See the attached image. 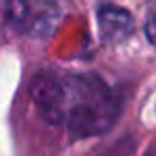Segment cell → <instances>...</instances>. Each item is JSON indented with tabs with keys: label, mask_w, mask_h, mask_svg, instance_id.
<instances>
[{
	"label": "cell",
	"mask_w": 156,
	"mask_h": 156,
	"mask_svg": "<svg viewBox=\"0 0 156 156\" xmlns=\"http://www.w3.org/2000/svg\"><path fill=\"white\" fill-rule=\"evenodd\" d=\"M30 96L45 122L75 139L105 135L122 111L115 90L90 73L43 71L32 79Z\"/></svg>",
	"instance_id": "1"
},
{
	"label": "cell",
	"mask_w": 156,
	"mask_h": 156,
	"mask_svg": "<svg viewBox=\"0 0 156 156\" xmlns=\"http://www.w3.org/2000/svg\"><path fill=\"white\" fill-rule=\"evenodd\" d=\"M98 28L107 43H122L135 32V20L126 9L103 5L98 9Z\"/></svg>",
	"instance_id": "2"
},
{
	"label": "cell",
	"mask_w": 156,
	"mask_h": 156,
	"mask_svg": "<svg viewBox=\"0 0 156 156\" xmlns=\"http://www.w3.org/2000/svg\"><path fill=\"white\" fill-rule=\"evenodd\" d=\"M143 30H145L147 41L156 47V0L147 5V11H145V22H143Z\"/></svg>",
	"instance_id": "3"
}]
</instances>
